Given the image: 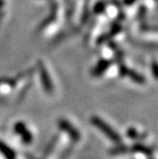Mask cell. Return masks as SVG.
I'll use <instances>...</instances> for the list:
<instances>
[{"instance_id": "obj_11", "label": "cell", "mask_w": 158, "mask_h": 159, "mask_svg": "<svg viewBox=\"0 0 158 159\" xmlns=\"http://www.w3.org/2000/svg\"><path fill=\"white\" fill-rule=\"evenodd\" d=\"M56 141H57V138H56V137H54V138L52 139V143L49 145V147H48V148L46 149V151H45V157H47V156L51 153V152H52V149H53V146L55 145Z\"/></svg>"}, {"instance_id": "obj_1", "label": "cell", "mask_w": 158, "mask_h": 159, "mask_svg": "<svg viewBox=\"0 0 158 159\" xmlns=\"http://www.w3.org/2000/svg\"><path fill=\"white\" fill-rule=\"evenodd\" d=\"M91 122L94 127L99 129L100 131H101L111 141H112L114 143H120L122 141L121 136L115 131H114V129L108 123H106L103 119H101L100 117L94 115V116H93L91 118Z\"/></svg>"}, {"instance_id": "obj_5", "label": "cell", "mask_w": 158, "mask_h": 159, "mask_svg": "<svg viewBox=\"0 0 158 159\" xmlns=\"http://www.w3.org/2000/svg\"><path fill=\"white\" fill-rule=\"evenodd\" d=\"M0 152L6 159H16V153L11 147H9L6 143L0 140Z\"/></svg>"}, {"instance_id": "obj_7", "label": "cell", "mask_w": 158, "mask_h": 159, "mask_svg": "<svg viewBox=\"0 0 158 159\" xmlns=\"http://www.w3.org/2000/svg\"><path fill=\"white\" fill-rule=\"evenodd\" d=\"M110 66V62L107 61V60H102V61H100L97 66L95 67L94 70H93V75L95 76H99V75H101L104 71H106V70L109 68Z\"/></svg>"}, {"instance_id": "obj_3", "label": "cell", "mask_w": 158, "mask_h": 159, "mask_svg": "<svg viewBox=\"0 0 158 159\" xmlns=\"http://www.w3.org/2000/svg\"><path fill=\"white\" fill-rule=\"evenodd\" d=\"M13 129H14V133L20 135L21 140L24 144H31L33 142V139H34L33 134L28 129V128L24 122H22V121L16 122L13 126Z\"/></svg>"}, {"instance_id": "obj_4", "label": "cell", "mask_w": 158, "mask_h": 159, "mask_svg": "<svg viewBox=\"0 0 158 159\" xmlns=\"http://www.w3.org/2000/svg\"><path fill=\"white\" fill-rule=\"evenodd\" d=\"M40 80H41V83H42V86H43V88H44V90L48 93H52L53 92L52 81L50 77L49 73L47 71V69L42 64H40Z\"/></svg>"}, {"instance_id": "obj_8", "label": "cell", "mask_w": 158, "mask_h": 159, "mask_svg": "<svg viewBox=\"0 0 158 159\" xmlns=\"http://www.w3.org/2000/svg\"><path fill=\"white\" fill-rule=\"evenodd\" d=\"M129 75L130 78L134 81L135 83L137 84H144L145 83V78L143 77L142 75H140L139 74H137L136 71H133V70H129L127 71V75Z\"/></svg>"}, {"instance_id": "obj_2", "label": "cell", "mask_w": 158, "mask_h": 159, "mask_svg": "<svg viewBox=\"0 0 158 159\" xmlns=\"http://www.w3.org/2000/svg\"><path fill=\"white\" fill-rule=\"evenodd\" d=\"M58 126L62 129L63 132L68 134V135L70 137V139L74 142H78L81 138L80 133L78 132V129L70 124V121L67 119H60L58 121Z\"/></svg>"}, {"instance_id": "obj_6", "label": "cell", "mask_w": 158, "mask_h": 159, "mask_svg": "<svg viewBox=\"0 0 158 159\" xmlns=\"http://www.w3.org/2000/svg\"><path fill=\"white\" fill-rule=\"evenodd\" d=\"M132 151L134 152H140V153H143V154H145L147 156H151V153H152V151L148 148L147 146L145 145H142V144H134V145L132 147Z\"/></svg>"}, {"instance_id": "obj_9", "label": "cell", "mask_w": 158, "mask_h": 159, "mask_svg": "<svg viewBox=\"0 0 158 159\" xmlns=\"http://www.w3.org/2000/svg\"><path fill=\"white\" fill-rule=\"evenodd\" d=\"M129 152V148L126 145H120L115 148H112L110 151V154L111 155H119V154H124Z\"/></svg>"}, {"instance_id": "obj_10", "label": "cell", "mask_w": 158, "mask_h": 159, "mask_svg": "<svg viewBox=\"0 0 158 159\" xmlns=\"http://www.w3.org/2000/svg\"><path fill=\"white\" fill-rule=\"evenodd\" d=\"M127 136H129L131 139H137L139 136V134L135 128H129L127 131Z\"/></svg>"}, {"instance_id": "obj_12", "label": "cell", "mask_w": 158, "mask_h": 159, "mask_svg": "<svg viewBox=\"0 0 158 159\" xmlns=\"http://www.w3.org/2000/svg\"><path fill=\"white\" fill-rule=\"evenodd\" d=\"M151 159H153V158H151Z\"/></svg>"}]
</instances>
